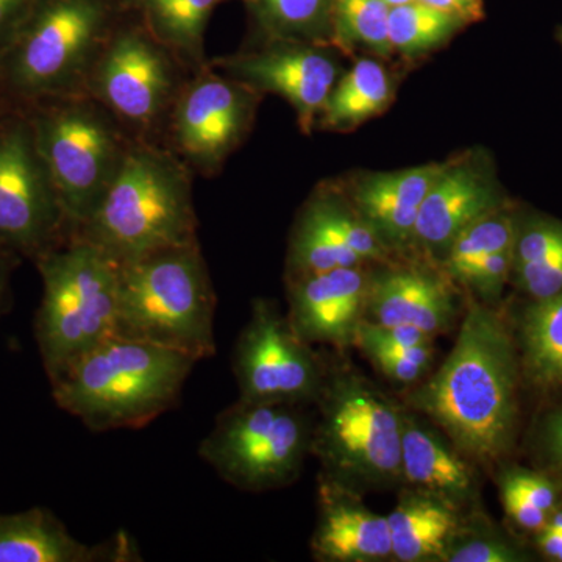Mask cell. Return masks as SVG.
Segmentation results:
<instances>
[{
  "mask_svg": "<svg viewBox=\"0 0 562 562\" xmlns=\"http://www.w3.org/2000/svg\"><path fill=\"white\" fill-rule=\"evenodd\" d=\"M501 209L494 181L476 162H446L422 203L412 247L442 262L464 228Z\"/></svg>",
  "mask_w": 562,
  "mask_h": 562,
  "instance_id": "cell-16",
  "label": "cell"
},
{
  "mask_svg": "<svg viewBox=\"0 0 562 562\" xmlns=\"http://www.w3.org/2000/svg\"><path fill=\"white\" fill-rule=\"evenodd\" d=\"M113 554L128 557L77 541L57 519L40 509L0 517V562L110 561Z\"/></svg>",
  "mask_w": 562,
  "mask_h": 562,
  "instance_id": "cell-22",
  "label": "cell"
},
{
  "mask_svg": "<svg viewBox=\"0 0 562 562\" xmlns=\"http://www.w3.org/2000/svg\"><path fill=\"white\" fill-rule=\"evenodd\" d=\"M464 25V22L419 2L395 7L391 9L387 27L392 54L397 52L403 57L427 54L452 38Z\"/></svg>",
  "mask_w": 562,
  "mask_h": 562,
  "instance_id": "cell-31",
  "label": "cell"
},
{
  "mask_svg": "<svg viewBox=\"0 0 562 562\" xmlns=\"http://www.w3.org/2000/svg\"><path fill=\"white\" fill-rule=\"evenodd\" d=\"M27 120L74 235L90 221L136 138L88 91L35 102Z\"/></svg>",
  "mask_w": 562,
  "mask_h": 562,
  "instance_id": "cell-6",
  "label": "cell"
},
{
  "mask_svg": "<svg viewBox=\"0 0 562 562\" xmlns=\"http://www.w3.org/2000/svg\"><path fill=\"white\" fill-rule=\"evenodd\" d=\"M301 213L350 247L366 265L390 261L391 250L338 192L328 188L314 192Z\"/></svg>",
  "mask_w": 562,
  "mask_h": 562,
  "instance_id": "cell-27",
  "label": "cell"
},
{
  "mask_svg": "<svg viewBox=\"0 0 562 562\" xmlns=\"http://www.w3.org/2000/svg\"><path fill=\"white\" fill-rule=\"evenodd\" d=\"M295 403L239 398L216 417L199 457L236 490L266 492L290 486L312 454L314 419Z\"/></svg>",
  "mask_w": 562,
  "mask_h": 562,
  "instance_id": "cell-9",
  "label": "cell"
},
{
  "mask_svg": "<svg viewBox=\"0 0 562 562\" xmlns=\"http://www.w3.org/2000/svg\"><path fill=\"white\" fill-rule=\"evenodd\" d=\"M72 235L27 117L0 127V239L43 251Z\"/></svg>",
  "mask_w": 562,
  "mask_h": 562,
  "instance_id": "cell-13",
  "label": "cell"
},
{
  "mask_svg": "<svg viewBox=\"0 0 562 562\" xmlns=\"http://www.w3.org/2000/svg\"><path fill=\"white\" fill-rule=\"evenodd\" d=\"M271 41L331 43L333 0H246Z\"/></svg>",
  "mask_w": 562,
  "mask_h": 562,
  "instance_id": "cell-26",
  "label": "cell"
},
{
  "mask_svg": "<svg viewBox=\"0 0 562 562\" xmlns=\"http://www.w3.org/2000/svg\"><path fill=\"white\" fill-rule=\"evenodd\" d=\"M562 246L561 222H536L517 233L514 247V268L538 261Z\"/></svg>",
  "mask_w": 562,
  "mask_h": 562,
  "instance_id": "cell-35",
  "label": "cell"
},
{
  "mask_svg": "<svg viewBox=\"0 0 562 562\" xmlns=\"http://www.w3.org/2000/svg\"><path fill=\"white\" fill-rule=\"evenodd\" d=\"M216 295L199 241L120 262L116 335L201 361L216 353Z\"/></svg>",
  "mask_w": 562,
  "mask_h": 562,
  "instance_id": "cell-5",
  "label": "cell"
},
{
  "mask_svg": "<svg viewBox=\"0 0 562 562\" xmlns=\"http://www.w3.org/2000/svg\"><path fill=\"white\" fill-rule=\"evenodd\" d=\"M362 353L375 366L376 371L382 372L383 376L401 386H413V384L419 383L422 376L428 372L424 366L390 353V351L366 350Z\"/></svg>",
  "mask_w": 562,
  "mask_h": 562,
  "instance_id": "cell-37",
  "label": "cell"
},
{
  "mask_svg": "<svg viewBox=\"0 0 562 562\" xmlns=\"http://www.w3.org/2000/svg\"><path fill=\"white\" fill-rule=\"evenodd\" d=\"M472 513L447 550L446 562H519L525 557L512 543L473 522Z\"/></svg>",
  "mask_w": 562,
  "mask_h": 562,
  "instance_id": "cell-32",
  "label": "cell"
},
{
  "mask_svg": "<svg viewBox=\"0 0 562 562\" xmlns=\"http://www.w3.org/2000/svg\"><path fill=\"white\" fill-rule=\"evenodd\" d=\"M117 24L110 0H40L0 55V81L31 102L87 91Z\"/></svg>",
  "mask_w": 562,
  "mask_h": 562,
  "instance_id": "cell-7",
  "label": "cell"
},
{
  "mask_svg": "<svg viewBox=\"0 0 562 562\" xmlns=\"http://www.w3.org/2000/svg\"><path fill=\"white\" fill-rule=\"evenodd\" d=\"M390 14L383 0H333L331 43L342 49L361 46L390 57Z\"/></svg>",
  "mask_w": 562,
  "mask_h": 562,
  "instance_id": "cell-30",
  "label": "cell"
},
{
  "mask_svg": "<svg viewBox=\"0 0 562 562\" xmlns=\"http://www.w3.org/2000/svg\"><path fill=\"white\" fill-rule=\"evenodd\" d=\"M416 2L449 14L454 20L464 22L465 25L484 18L483 0H416Z\"/></svg>",
  "mask_w": 562,
  "mask_h": 562,
  "instance_id": "cell-40",
  "label": "cell"
},
{
  "mask_svg": "<svg viewBox=\"0 0 562 562\" xmlns=\"http://www.w3.org/2000/svg\"><path fill=\"white\" fill-rule=\"evenodd\" d=\"M233 372L241 401L314 405L327 368L277 303L257 299L233 351Z\"/></svg>",
  "mask_w": 562,
  "mask_h": 562,
  "instance_id": "cell-12",
  "label": "cell"
},
{
  "mask_svg": "<svg viewBox=\"0 0 562 562\" xmlns=\"http://www.w3.org/2000/svg\"><path fill=\"white\" fill-rule=\"evenodd\" d=\"M514 247L476 262L462 279V286L475 292L484 303L497 301L514 269Z\"/></svg>",
  "mask_w": 562,
  "mask_h": 562,
  "instance_id": "cell-33",
  "label": "cell"
},
{
  "mask_svg": "<svg viewBox=\"0 0 562 562\" xmlns=\"http://www.w3.org/2000/svg\"><path fill=\"white\" fill-rule=\"evenodd\" d=\"M313 406L312 454L321 480L360 495L403 486V406L347 368L327 369Z\"/></svg>",
  "mask_w": 562,
  "mask_h": 562,
  "instance_id": "cell-4",
  "label": "cell"
},
{
  "mask_svg": "<svg viewBox=\"0 0 562 562\" xmlns=\"http://www.w3.org/2000/svg\"><path fill=\"white\" fill-rule=\"evenodd\" d=\"M538 546L550 560L562 562V532L549 527L542 528L539 531Z\"/></svg>",
  "mask_w": 562,
  "mask_h": 562,
  "instance_id": "cell-42",
  "label": "cell"
},
{
  "mask_svg": "<svg viewBox=\"0 0 562 562\" xmlns=\"http://www.w3.org/2000/svg\"><path fill=\"white\" fill-rule=\"evenodd\" d=\"M403 486L442 498L461 512L475 513L480 498L476 464L442 432L405 408L402 436ZM402 486V487H403Z\"/></svg>",
  "mask_w": 562,
  "mask_h": 562,
  "instance_id": "cell-18",
  "label": "cell"
},
{
  "mask_svg": "<svg viewBox=\"0 0 562 562\" xmlns=\"http://www.w3.org/2000/svg\"><path fill=\"white\" fill-rule=\"evenodd\" d=\"M517 233L516 222L502 209L486 214L457 236L441 262V269L450 280L461 284L476 262L516 246Z\"/></svg>",
  "mask_w": 562,
  "mask_h": 562,
  "instance_id": "cell-29",
  "label": "cell"
},
{
  "mask_svg": "<svg viewBox=\"0 0 562 562\" xmlns=\"http://www.w3.org/2000/svg\"><path fill=\"white\" fill-rule=\"evenodd\" d=\"M468 517L436 495L403 486L387 516L394 561L446 562L447 550Z\"/></svg>",
  "mask_w": 562,
  "mask_h": 562,
  "instance_id": "cell-21",
  "label": "cell"
},
{
  "mask_svg": "<svg viewBox=\"0 0 562 562\" xmlns=\"http://www.w3.org/2000/svg\"><path fill=\"white\" fill-rule=\"evenodd\" d=\"M446 162L362 177L351 191V206L391 251L412 247L425 195Z\"/></svg>",
  "mask_w": 562,
  "mask_h": 562,
  "instance_id": "cell-20",
  "label": "cell"
},
{
  "mask_svg": "<svg viewBox=\"0 0 562 562\" xmlns=\"http://www.w3.org/2000/svg\"><path fill=\"white\" fill-rule=\"evenodd\" d=\"M520 344L530 382L543 390L562 386V291L527 310Z\"/></svg>",
  "mask_w": 562,
  "mask_h": 562,
  "instance_id": "cell-25",
  "label": "cell"
},
{
  "mask_svg": "<svg viewBox=\"0 0 562 562\" xmlns=\"http://www.w3.org/2000/svg\"><path fill=\"white\" fill-rule=\"evenodd\" d=\"M369 281L371 272L364 266L288 280L286 316L299 338L310 346H355L358 327L364 321Z\"/></svg>",
  "mask_w": 562,
  "mask_h": 562,
  "instance_id": "cell-15",
  "label": "cell"
},
{
  "mask_svg": "<svg viewBox=\"0 0 562 562\" xmlns=\"http://www.w3.org/2000/svg\"><path fill=\"white\" fill-rule=\"evenodd\" d=\"M312 554L321 562L394 561L387 516L366 508L360 494L319 479Z\"/></svg>",
  "mask_w": 562,
  "mask_h": 562,
  "instance_id": "cell-19",
  "label": "cell"
},
{
  "mask_svg": "<svg viewBox=\"0 0 562 562\" xmlns=\"http://www.w3.org/2000/svg\"><path fill=\"white\" fill-rule=\"evenodd\" d=\"M260 98L209 63L181 88L162 144L195 176L211 179L246 138Z\"/></svg>",
  "mask_w": 562,
  "mask_h": 562,
  "instance_id": "cell-11",
  "label": "cell"
},
{
  "mask_svg": "<svg viewBox=\"0 0 562 562\" xmlns=\"http://www.w3.org/2000/svg\"><path fill=\"white\" fill-rule=\"evenodd\" d=\"M546 447L550 460H552L562 472V406L557 413L552 414L549 422H547Z\"/></svg>",
  "mask_w": 562,
  "mask_h": 562,
  "instance_id": "cell-41",
  "label": "cell"
},
{
  "mask_svg": "<svg viewBox=\"0 0 562 562\" xmlns=\"http://www.w3.org/2000/svg\"><path fill=\"white\" fill-rule=\"evenodd\" d=\"M194 176L165 144L135 139L90 221L74 235L117 262L199 241Z\"/></svg>",
  "mask_w": 562,
  "mask_h": 562,
  "instance_id": "cell-2",
  "label": "cell"
},
{
  "mask_svg": "<svg viewBox=\"0 0 562 562\" xmlns=\"http://www.w3.org/2000/svg\"><path fill=\"white\" fill-rule=\"evenodd\" d=\"M358 266H366V262L350 247L305 214H299L288 247L286 281Z\"/></svg>",
  "mask_w": 562,
  "mask_h": 562,
  "instance_id": "cell-28",
  "label": "cell"
},
{
  "mask_svg": "<svg viewBox=\"0 0 562 562\" xmlns=\"http://www.w3.org/2000/svg\"><path fill=\"white\" fill-rule=\"evenodd\" d=\"M390 9H395V7L406 5V3L416 2V0H383Z\"/></svg>",
  "mask_w": 562,
  "mask_h": 562,
  "instance_id": "cell-43",
  "label": "cell"
},
{
  "mask_svg": "<svg viewBox=\"0 0 562 562\" xmlns=\"http://www.w3.org/2000/svg\"><path fill=\"white\" fill-rule=\"evenodd\" d=\"M198 362L181 351L114 335L52 382L61 408L90 430L139 428L172 408Z\"/></svg>",
  "mask_w": 562,
  "mask_h": 562,
  "instance_id": "cell-3",
  "label": "cell"
},
{
  "mask_svg": "<svg viewBox=\"0 0 562 562\" xmlns=\"http://www.w3.org/2000/svg\"><path fill=\"white\" fill-rule=\"evenodd\" d=\"M457 317L452 280L424 266H390L371 273L364 321L380 325H412L435 336Z\"/></svg>",
  "mask_w": 562,
  "mask_h": 562,
  "instance_id": "cell-17",
  "label": "cell"
},
{
  "mask_svg": "<svg viewBox=\"0 0 562 562\" xmlns=\"http://www.w3.org/2000/svg\"><path fill=\"white\" fill-rule=\"evenodd\" d=\"M209 63L250 90L271 92L291 103L303 133H312L339 80L338 63L325 46L299 41H271L265 49Z\"/></svg>",
  "mask_w": 562,
  "mask_h": 562,
  "instance_id": "cell-14",
  "label": "cell"
},
{
  "mask_svg": "<svg viewBox=\"0 0 562 562\" xmlns=\"http://www.w3.org/2000/svg\"><path fill=\"white\" fill-rule=\"evenodd\" d=\"M501 482L508 483L524 498L547 514L552 513L558 506V497H560L558 487L554 486L552 480L539 475V473L513 469V471L503 473Z\"/></svg>",
  "mask_w": 562,
  "mask_h": 562,
  "instance_id": "cell-36",
  "label": "cell"
},
{
  "mask_svg": "<svg viewBox=\"0 0 562 562\" xmlns=\"http://www.w3.org/2000/svg\"><path fill=\"white\" fill-rule=\"evenodd\" d=\"M519 361L512 336L494 310L472 303L439 371L406 395L414 413L476 465L512 450L517 427Z\"/></svg>",
  "mask_w": 562,
  "mask_h": 562,
  "instance_id": "cell-1",
  "label": "cell"
},
{
  "mask_svg": "<svg viewBox=\"0 0 562 562\" xmlns=\"http://www.w3.org/2000/svg\"><path fill=\"white\" fill-rule=\"evenodd\" d=\"M221 0H131L143 27L191 74L209 65L203 41Z\"/></svg>",
  "mask_w": 562,
  "mask_h": 562,
  "instance_id": "cell-23",
  "label": "cell"
},
{
  "mask_svg": "<svg viewBox=\"0 0 562 562\" xmlns=\"http://www.w3.org/2000/svg\"><path fill=\"white\" fill-rule=\"evenodd\" d=\"M558 38H560L561 44H562V27L560 29V33H558Z\"/></svg>",
  "mask_w": 562,
  "mask_h": 562,
  "instance_id": "cell-44",
  "label": "cell"
},
{
  "mask_svg": "<svg viewBox=\"0 0 562 562\" xmlns=\"http://www.w3.org/2000/svg\"><path fill=\"white\" fill-rule=\"evenodd\" d=\"M191 72L138 20L120 22L92 69L87 91L136 139L161 143Z\"/></svg>",
  "mask_w": 562,
  "mask_h": 562,
  "instance_id": "cell-10",
  "label": "cell"
},
{
  "mask_svg": "<svg viewBox=\"0 0 562 562\" xmlns=\"http://www.w3.org/2000/svg\"><path fill=\"white\" fill-rule=\"evenodd\" d=\"M514 269L519 276L520 286L535 301L552 297L562 291V246L541 260L527 262Z\"/></svg>",
  "mask_w": 562,
  "mask_h": 562,
  "instance_id": "cell-34",
  "label": "cell"
},
{
  "mask_svg": "<svg viewBox=\"0 0 562 562\" xmlns=\"http://www.w3.org/2000/svg\"><path fill=\"white\" fill-rule=\"evenodd\" d=\"M392 81L382 63L361 58L338 80L319 116L321 127L351 131L390 106Z\"/></svg>",
  "mask_w": 562,
  "mask_h": 562,
  "instance_id": "cell-24",
  "label": "cell"
},
{
  "mask_svg": "<svg viewBox=\"0 0 562 562\" xmlns=\"http://www.w3.org/2000/svg\"><path fill=\"white\" fill-rule=\"evenodd\" d=\"M40 0H0V55L13 43Z\"/></svg>",
  "mask_w": 562,
  "mask_h": 562,
  "instance_id": "cell-39",
  "label": "cell"
},
{
  "mask_svg": "<svg viewBox=\"0 0 562 562\" xmlns=\"http://www.w3.org/2000/svg\"><path fill=\"white\" fill-rule=\"evenodd\" d=\"M501 494L505 512L514 524L528 531L539 532L542 528H546L547 522H549V514L524 498L513 486L501 482Z\"/></svg>",
  "mask_w": 562,
  "mask_h": 562,
  "instance_id": "cell-38",
  "label": "cell"
},
{
  "mask_svg": "<svg viewBox=\"0 0 562 562\" xmlns=\"http://www.w3.org/2000/svg\"><path fill=\"white\" fill-rule=\"evenodd\" d=\"M38 268L44 283L38 339L54 380L116 335L120 262L70 235L40 255Z\"/></svg>",
  "mask_w": 562,
  "mask_h": 562,
  "instance_id": "cell-8",
  "label": "cell"
}]
</instances>
